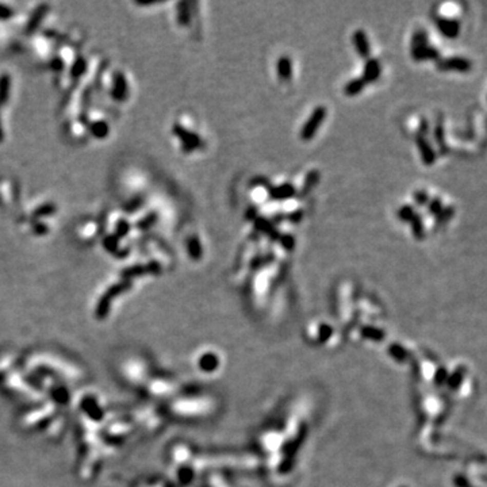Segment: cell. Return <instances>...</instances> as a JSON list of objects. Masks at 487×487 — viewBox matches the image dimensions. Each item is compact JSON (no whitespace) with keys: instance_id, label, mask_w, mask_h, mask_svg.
<instances>
[{"instance_id":"2e32d148","label":"cell","mask_w":487,"mask_h":487,"mask_svg":"<svg viewBox=\"0 0 487 487\" xmlns=\"http://www.w3.org/2000/svg\"><path fill=\"white\" fill-rule=\"evenodd\" d=\"M414 214H416L414 208L409 205L402 206V207L398 210V218L401 221H403V222H410L412 218L414 217Z\"/></svg>"},{"instance_id":"9a60e30c","label":"cell","mask_w":487,"mask_h":487,"mask_svg":"<svg viewBox=\"0 0 487 487\" xmlns=\"http://www.w3.org/2000/svg\"><path fill=\"white\" fill-rule=\"evenodd\" d=\"M454 207H451V206L450 207H444L443 210L440 211L439 216H436V226H441V225H444L445 222H448V221L454 217Z\"/></svg>"},{"instance_id":"30bf717a","label":"cell","mask_w":487,"mask_h":487,"mask_svg":"<svg viewBox=\"0 0 487 487\" xmlns=\"http://www.w3.org/2000/svg\"><path fill=\"white\" fill-rule=\"evenodd\" d=\"M435 138L441 153H444V154L448 153V145H446L445 142V131H444V125L441 121H439L435 127Z\"/></svg>"},{"instance_id":"8992f818","label":"cell","mask_w":487,"mask_h":487,"mask_svg":"<svg viewBox=\"0 0 487 487\" xmlns=\"http://www.w3.org/2000/svg\"><path fill=\"white\" fill-rule=\"evenodd\" d=\"M354 44L356 46L357 52L360 53L361 57H367L369 56V44L368 40H367V35L363 30H356L354 34Z\"/></svg>"},{"instance_id":"7c38bea8","label":"cell","mask_w":487,"mask_h":487,"mask_svg":"<svg viewBox=\"0 0 487 487\" xmlns=\"http://www.w3.org/2000/svg\"><path fill=\"white\" fill-rule=\"evenodd\" d=\"M410 223H412V231H413L414 237H416L417 240H422V238L425 237V227L424 221H422L421 216H418L416 212L413 218H412V221H410Z\"/></svg>"},{"instance_id":"3957f363","label":"cell","mask_w":487,"mask_h":487,"mask_svg":"<svg viewBox=\"0 0 487 487\" xmlns=\"http://www.w3.org/2000/svg\"><path fill=\"white\" fill-rule=\"evenodd\" d=\"M436 26L440 30V33L446 38H456L460 31V23L458 19L450 18H437L436 19Z\"/></svg>"},{"instance_id":"6da1fadb","label":"cell","mask_w":487,"mask_h":487,"mask_svg":"<svg viewBox=\"0 0 487 487\" xmlns=\"http://www.w3.org/2000/svg\"><path fill=\"white\" fill-rule=\"evenodd\" d=\"M325 116H326V108L325 107H317L314 110L310 118L307 119V122L305 123V126L302 127L301 130V138L303 141H309L316 135L318 127L321 126V123L324 122Z\"/></svg>"},{"instance_id":"d6986e66","label":"cell","mask_w":487,"mask_h":487,"mask_svg":"<svg viewBox=\"0 0 487 487\" xmlns=\"http://www.w3.org/2000/svg\"><path fill=\"white\" fill-rule=\"evenodd\" d=\"M318 179H320V173H318V171L310 172L309 175H307V178H306V184H305V188H303V192H309L313 187L316 186L317 182H318Z\"/></svg>"},{"instance_id":"ba28073f","label":"cell","mask_w":487,"mask_h":487,"mask_svg":"<svg viewBox=\"0 0 487 487\" xmlns=\"http://www.w3.org/2000/svg\"><path fill=\"white\" fill-rule=\"evenodd\" d=\"M175 131L178 135H180V137L183 138V142L186 144V149H188V150H190V149H197L202 145L201 138L198 137L197 134L186 131L184 129H182V127H179V126H176Z\"/></svg>"},{"instance_id":"44dd1931","label":"cell","mask_w":487,"mask_h":487,"mask_svg":"<svg viewBox=\"0 0 487 487\" xmlns=\"http://www.w3.org/2000/svg\"><path fill=\"white\" fill-rule=\"evenodd\" d=\"M414 201H416L417 205L425 206V205H426V203H429V195H428V192H426V191H424V190L417 191V192L414 193Z\"/></svg>"},{"instance_id":"5b68a950","label":"cell","mask_w":487,"mask_h":487,"mask_svg":"<svg viewBox=\"0 0 487 487\" xmlns=\"http://www.w3.org/2000/svg\"><path fill=\"white\" fill-rule=\"evenodd\" d=\"M416 144L418 150H420L422 161H424L426 165H433V163H435L436 160V152L433 150L429 141H426V138H425L424 135H420V134H418L416 138Z\"/></svg>"},{"instance_id":"603a6c76","label":"cell","mask_w":487,"mask_h":487,"mask_svg":"<svg viewBox=\"0 0 487 487\" xmlns=\"http://www.w3.org/2000/svg\"><path fill=\"white\" fill-rule=\"evenodd\" d=\"M280 242L286 246L287 249H293V248H294V237H291V236H283V237H280Z\"/></svg>"},{"instance_id":"5bb4252c","label":"cell","mask_w":487,"mask_h":487,"mask_svg":"<svg viewBox=\"0 0 487 487\" xmlns=\"http://www.w3.org/2000/svg\"><path fill=\"white\" fill-rule=\"evenodd\" d=\"M256 226H257V229H259V230L263 231V233H265V235H268V236H271V237L274 238V240H275V237H279V235H278V231H276L275 229L272 227V225H271V223H269V222H268L267 220H263V218H259V220L256 221Z\"/></svg>"},{"instance_id":"e0dca14e","label":"cell","mask_w":487,"mask_h":487,"mask_svg":"<svg viewBox=\"0 0 487 487\" xmlns=\"http://www.w3.org/2000/svg\"><path fill=\"white\" fill-rule=\"evenodd\" d=\"M188 249H190L191 256L193 259H199L202 255V246L201 242L198 240V237H191L190 241H188Z\"/></svg>"},{"instance_id":"52a82bcc","label":"cell","mask_w":487,"mask_h":487,"mask_svg":"<svg viewBox=\"0 0 487 487\" xmlns=\"http://www.w3.org/2000/svg\"><path fill=\"white\" fill-rule=\"evenodd\" d=\"M379 74H380L379 63L374 59L367 60V63H365V67H364V74H363V76H364V77H363L364 83L376 82V80L379 79Z\"/></svg>"},{"instance_id":"ffe728a7","label":"cell","mask_w":487,"mask_h":487,"mask_svg":"<svg viewBox=\"0 0 487 487\" xmlns=\"http://www.w3.org/2000/svg\"><path fill=\"white\" fill-rule=\"evenodd\" d=\"M428 44V34L425 30H418L413 35V44L412 45H425Z\"/></svg>"},{"instance_id":"8fae6325","label":"cell","mask_w":487,"mask_h":487,"mask_svg":"<svg viewBox=\"0 0 487 487\" xmlns=\"http://www.w3.org/2000/svg\"><path fill=\"white\" fill-rule=\"evenodd\" d=\"M271 192H272V198H274V199H286V198L294 197L295 190H294V187L287 183V184H283V186H280V187L272 188Z\"/></svg>"},{"instance_id":"277c9868","label":"cell","mask_w":487,"mask_h":487,"mask_svg":"<svg viewBox=\"0 0 487 487\" xmlns=\"http://www.w3.org/2000/svg\"><path fill=\"white\" fill-rule=\"evenodd\" d=\"M412 57L416 61H425V60H439L440 53L436 48H432L428 44L413 45L412 46Z\"/></svg>"},{"instance_id":"9c48e42d","label":"cell","mask_w":487,"mask_h":487,"mask_svg":"<svg viewBox=\"0 0 487 487\" xmlns=\"http://www.w3.org/2000/svg\"><path fill=\"white\" fill-rule=\"evenodd\" d=\"M291 72H293V67H291V61L288 57H282L278 61V74H279L280 80H290Z\"/></svg>"},{"instance_id":"ac0fdd59","label":"cell","mask_w":487,"mask_h":487,"mask_svg":"<svg viewBox=\"0 0 487 487\" xmlns=\"http://www.w3.org/2000/svg\"><path fill=\"white\" fill-rule=\"evenodd\" d=\"M443 208V202H441L440 198H433L428 203V212L431 216H439L440 211H441Z\"/></svg>"},{"instance_id":"7402d4cb","label":"cell","mask_w":487,"mask_h":487,"mask_svg":"<svg viewBox=\"0 0 487 487\" xmlns=\"http://www.w3.org/2000/svg\"><path fill=\"white\" fill-rule=\"evenodd\" d=\"M463 374H464V369H463V367H461V368L458 369V371H456V374H454V376L451 378L450 386L452 387V388H456V387L460 384L461 378H463Z\"/></svg>"},{"instance_id":"4fadbf2b","label":"cell","mask_w":487,"mask_h":487,"mask_svg":"<svg viewBox=\"0 0 487 487\" xmlns=\"http://www.w3.org/2000/svg\"><path fill=\"white\" fill-rule=\"evenodd\" d=\"M364 80L363 79H355L352 82H349L345 86V89H344V92L348 95V96H354V95H357L359 92H361V89L364 88Z\"/></svg>"},{"instance_id":"7a4b0ae2","label":"cell","mask_w":487,"mask_h":487,"mask_svg":"<svg viewBox=\"0 0 487 487\" xmlns=\"http://www.w3.org/2000/svg\"><path fill=\"white\" fill-rule=\"evenodd\" d=\"M437 68L440 71H456V72H470L473 69V63L464 57H450V59L440 60L437 63Z\"/></svg>"},{"instance_id":"cb8c5ba5","label":"cell","mask_w":487,"mask_h":487,"mask_svg":"<svg viewBox=\"0 0 487 487\" xmlns=\"http://www.w3.org/2000/svg\"><path fill=\"white\" fill-rule=\"evenodd\" d=\"M426 133H428V121H426L425 118H422L420 123V135H424L425 137Z\"/></svg>"}]
</instances>
